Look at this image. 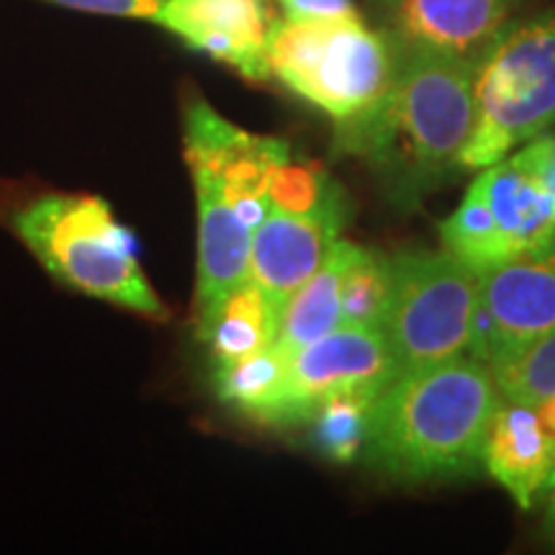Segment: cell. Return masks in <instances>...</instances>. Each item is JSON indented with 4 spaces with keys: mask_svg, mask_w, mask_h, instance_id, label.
<instances>
[{
    "mask_svg": "<svg viewBox=\"0 0 555 555\" xmlns=\"http://www.w3.org/2000/svg\"><path fill=\"white\" fill-rule=\"evenodd\" d=\"M13 227L52 275L121 309L168 319V309L139 268L129 232L101 198H34L18 208Z\"/></svg>",
    "mask_w": 555,
    "mask_h": 555,
    "instance_id": "5",
    "label": "cell"
},
{
    "mask_svg": "<svg viewBox=\"0 0 555 555\" xmlns=\"http://www.w3.org/2000/svg\"><path fill=\"white\" fill-rule=\"evenodd\" d=\"M483 468L522 509H532L555 468V435L543 427L535 409L499 401L486 435Z\"/></svg>",
    "mask_w": 555,
    "mask_h": 555,
    "instance_id": "14",
    "label": "cell"
},
{
    "mask_svg": "<svg viewBox=\"0 0 555 555\" xmlns=\"http://www.w3.org/2000/svg\"><path fill=\"white\" fill-rule=\"evenodd\" d=\"M345 219V201L304 217L270 208L266 221L253 232L249 278L283 309L288 296L327 260Z\"/></svg>",
    "mask_w": 555,
    "mask_h": 555,
    "instance_id": "11",
    "label": "cell"
},
{
    "mask_svg": "<svg viewBox=\"0 0 555 555\" xmlns=\"http://www.w3.org/2000/svg\"><path fill=\"white\" fill-rule=\"evenodd\" d=\"M489 367L506 401L535 406L555 397V330Z\"/></svg>",
    "mask_w": 555,
    "mask_h": 555,
    "instance_id": "22",
    "label": "cell"
},
{
    "mask_svg": "<svg viewBox=\"0 0 555 555\" xmlns=\"http://www.w3.org/2000/svg\"><path fill=\"white\" fill-rule=\"evenodd\" d=\"M401 52L391 34L352 18H275L268 65L288 90L332 116L335 124L363 114L386 95Z\"/></svg>",
    "mask_w": 555,
    "mask_h": 555,
    "instance_id": "3",
    "label": "cell"
},
{
    "mask_svg": "<svg viewBox=\"0 0 555 555\" xmlns=\"http://www.w3.org/2000/svg\"><path fill=\"white\" fill-rule=\"evenodd\" d=\"M468 356L494 365L555 330V237L478 270Z\"/></svg>",
    "mask_w": 555,
    "mask_h": 555,
    "instance_id": "7",
    "label": "cell"
},
{
    "mask_svg": "<svg viewBox=\"0 0 555 555\" xmlns=\"http://www.w3.org/2000/svg\"><path fill=\"white\" fill-rule=\"evenodd\" d=\"M474 103L463 172L489 168L555 127V9L496 34L474 67Z\"/></svg>",
    "mask_w": 555,
    "mask_h": 555,
    "instance_id": "4",
    "label": "cell"
},
{
    "mask_svg": "<svg viewBox=\"0 0 555 555\" xmlns=\"http://www.w3.org/2000/svg\"><path fill=\"white\" fill-rule=\"evenodd\" d=\"M391 258L371 247L352 245L343 273L339 327H380L391 298Z\"/></svg>",
    "mask_w": 555,
    "mask_h": 555,
    "instance_id": "19",
    "label": "cell"
},
{
    "mask_svg": "<svg viewBox=\"0 0 555 555\" xmlns=\"http://www.w3.org/2000/svg\"><path fill=\"white\" fill-rule=\"evenodd\" d=\"M399 376L380 327H337L288 356L286 393L275 427L304 425L332 393L363 391L378 397Z\"/></svg>",
    "mask_w": 555,
    "mask_h": 555,
    "instance_id": "9",
    "label": "cell"
},
{
    "mask_svg": "<svg viewBox=\"0 0 555 555\" xmlns=\"http://www.w3.org/2000/svg\"><path fill=\"white\" fill-rule=\"evenodd\" d=\"M543 530L547 540H551L555 547V496L545 499V519H543Z\"/></svg>",
    "mask_w": 555,
    "mask_h": 555,
    "instance_id": "28",
    "label": "cell"
},
{
    "mask_svg": "<svg viewBox=\"0 0 555 555\" xmlns=\"http://www.w3.org/2000/svg\"><path fill=\"white\" fill-rule=\"evenodd\" d=\"M494 214L506 255L555 237V201L545 183L517 155L489 165L476 178Z\"/></svg>",
    "mask_w": 555,
    "mask_h": 555,
    "instance_id": "15",
    "label": "cell"
},
{
    "mask_svg": "<svg viewBox=\"0 0 555 555\" xmlns=\"http://www.w3.org/2000/svg\"><path fill=\"white\" fill-rule=\"evenodd\" d=\"M391 298L384 335L399 376L442 360L468 356L481 278L448 249L401 253L391 258Z\"/></svg>",
    "mask_w": 555,
    "mask_h": 555,
    "instance_id": "6",
    "label": "cell"
},
{
    "mask_svg": "<svg viewBox=\"0 0 555 555\" xmlns=\"http://www.w3.org/2000/svg\"><path fill=\"white\" fill-rule=\"evenodd\" d=\"M288 356L270 345L240 363L214 367V386L224 404L240 409L249 420L275 427L286 393Z\"/></svg>",
    "mask_w": 555,
    "mask_h": 555,
    "instance_id": "18",
    "label": "cell"
},
{
    "mask_svg": "<svg viewBox=\"0 0 555 555\" xmlns=\"http://www.w3.org/2000/svg\"><path fill=\"white\" fill-rule=\"evenodd\" d=\"M442 249L453 253L455 258L468 262L470 268L483 270L494 262L509 258L499 234L496 219L491 214L478 180L468 185L461 206L440 224Z\"/></svg>",
    "mask_w": 555,
    "mask_h": 555,
    "instance_id": "21",
    "label": "cell"
},
{
    "mask_svg": "<svg viewBox=\"0 0 555 555\" xmlns=\"http://www.w3.org/2000/svg\"><path fill=\"white\" fill-rule=\"evenodd\" d=\"M356 242L337 240L327 260L309 281H304L281 309L275 347L294 356L304 345L335 332L339 324V296H343V273Z\"/></svg>",
    "mask_w": 555,
    "mask_h": 555,
    "instance_id": "17",
    "label": "cell"
},
{
    "mask_svg": "<svg viewBox=\"0 0 555 555\" xmlns=\"http://www.w3.org/2000/svg\"><path fill=\"white\" fill-rule=\"evenodd\" d=\"M268 198L270 208H278L283 214H296V217L322 211V208L345 201L343 191L330 178V172L319 163H311V159H304V163L286 159L270 180Z\"/></svg>",
    "mask_w": 555,
    "mask_h": 555,
    "instance_id": "23",
    "label": "cell"
},
{
    "mask_svg": "<svg viewBox=\"0 0 555 555\" xmlns=\"http://www.w3.org/2000/svg\"><path fill=\"white\" fill-rule=\"evenodd\" d=\"M54 5L73 11L99 13V16H121V18H147L157 21L163 0H50Z\"/></svg>",
    "mask_w": 555,
    "mask_h": 555,
    "instance_id": "24",
    "label": "cell"
},
{
    "mask_svg": "<svg viewBox=\"0 0 555 555\" xmlns=\"http://www.w3.org/2000/svg\"><path fill=\"white\" fill-rule=\"evenodd\" d=\"M512 0H397L391 37L401 52L476 65L506 26Z\"/></svg>",
    "mask_w": 555,
    "mask_h": 555,
    "instance_id": "12",
    "label": "cell"
},
{
    "mask_svg": "<svg viewBox=\"0 0 555 555\" xmlns=\"http://www.w3.org/2000/svg\"><path fill=\"white\" fill-rule=\"evenodd\" d=\"M517 157L543 180L545 189L551 191V196L555 201V134L545 131V134L530 139V142L517 152Z\"/></svg>",
    "mask_w": 555,
    "mask_h": 555,
    "instance_id": "25",
    "label": "cell"
},
{
    "mask_svg": "<svg viewBox=\"0 0 555 555\" xmlns=\"http://www.w3.org/2000/svg\"><path fill=\"white\" fill-rule=\"evenodd\" d=\"M378 3H380V5H384V9H386V11H391V9H393V3H397V0H378Z\"/></svg>",
    "mask_w": 555,
    "mask_h": 555,
    "instance_id": "30",
    "label": "cell"
},
{
    "mask_svg": "<svg viewBox=\"0 0 555 555\" xmlns=\"http://www.w3.org/2000/svg\"><path fill=\"white\" fill-rule=\"evenodd\" d=\"M288 18H352L358 9L352 0H278Z\"/></svg>",
    "mask_w": 555,
    "mask_h": 555,
    "instance_id": "26",
    "label": "cell"
},
{
    "mask_svg": "<svg viewBox=\"0 0 555 555\" xmlns=\"http://www.w3.org/2000/svg\"><path fill=\"white\" fill-rule=\"evenodd\" d=\"M281 307L253 278L221 298L206 322L198 324V339L208 347L214 367L240 363L275 345Z\"/></svg>",
    "mask_w": 555,
    "mask_h": 555,
    "instance_id": "16",
    "label": "cell"
},
{
    "mask_svg": "<svg viewBox=\"0 0 555 555\" xmlns=\"http://www.w3.org/2000/svg\"><path fill=\"white\" fill-rule=\"evenodd\" d=\"M540 496H555V468H553V474L547 476V481H545V486H543V494Z\"/></svg>",
    "mask_w": 555,
    "mask_h": 555,
    "instance_id": "29",
    "label": "cell"
},
{
    "mask_svg": "<svg viewBox=\"0 0 555 555\" xmlns=\"http://www.w3.org/2000/svg\"><path fill=\"white\" fill-rule=\"evenodd\" d=\"M474 67L401 52L384 99L335 127V150L367 163L399 211H414L463 172L461 155L476 119Z\"/></svg>",
    "mask_w": 555,
    "mask_h": 555,
    "instance_id": "1",
    "label": "cell"
},
{
    "mask_svg": "<svg viewBox=\"0 0 555 555\" xmlns=\"http://www.w3.org/2000/svg\"><path fill=\"white\" fill-rule=\"evenodd\" d=\"M532 409H535L538 420L543 422V427L547 429V433L555 435V397L540 401V404H535Z\"/></svg>",
    "mask_w": 555,
    "mask_h": 555,
    "instance_id": "27",
    "label": "cell"
},
{
    "mask_svg": "<svg viewBox=\"0 0 555 555\" xmlns=\"http://www.w3.org/2000/svg\"><path fill=\"white\" fill-rule=\"evenodd\" d=\"M499 401L494 373L474 356L401 373L371 406L365 463L401 483L474 476Z\"/></svg>",
    "mask_w": 555,
    "mask_h": 555,
    "instance_id": "2",
    "label": "cell"
},
{
    "mask_svg": "<svg viewBox=\"0 0 555 555\" xmlns=\"http://www.w3.org/2000/svg\"><path fill=\"white\" fill-rule=\"evenodd\" d=\"M286 159L291 150L283 139L234 127L201 99L185 108V163L193 176L217 183L227 204L253 232L270 214V180Z\"/></svg>",
    "mask_w": 555,
    "mask_h": 555,
    "instance_id": "8",
    "label": "cell"
},
{
    "mask_svg": "<svg viewBox=\"0 0 555 555\" xmlns=\"http://www.w3.org/2000/svg\"><path fill=\"white\" fill-rule=\"evenodd\" d=\"M378 397L363 391H339L332 393L311 412V440L327 461L352 463L363 453L371 406Z\"/></svg>",
    "mask_w": 555,
    "mask_h": 555,
    "instance_id": "20",
    "label": "cell"
},
{
    "mask_svg": "<svg viewBox=\"0 0 555 555\" xmlns=\"http://www.w3.org/2000/svg\"><path fill=\"white\" fill-rule=\"evenodd\" d=\"M270 0H163L155 24L176 34L211 60L237 69L242 78H270Z\"/></svg>",
    "mask_w": 555,
    "mask_h": 555,
    "instance_id": "10",
    "label": "cell"
},
{
    "mask_svg": "<svg viewBox=\"0 0 555 555\" xmlns=\"http://www.w3.org/2000/svg\"><path fill=\"white\" fill-rule=\"evenodd\" d=\"M198 201V286L196 327L211 317L221 298L249 278L253 229L237 217L217 183L193 176Z\"/></svg>",
    "mask_w": 555,
    "mask_h": 555,
    "instance_id": "13",
    "label": "cell"
}]
</instances>
